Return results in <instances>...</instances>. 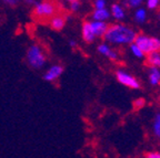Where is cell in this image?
Returning a JSON list of instances; mask_svg holds the SVG:
<instances>
[{"label": "cell", "mask_w": 160, "mask_h": 158, "mask_svg": "<svg viewBox=\"0 0 160 158\" xmlns=\"http://www.w3.org/2000/svg\"><path fill=\"white\" fill-rule=\"evenodd\" d=\"M137 35V31L133 28L122 23H112V25H109L102 38L106 42H109L110 44L130 45L135 42Z\"/></svg>", "instance_id": "obj_1"}, {"label": "cell", "mask_w": 160, "mask_h": 158, "mask_svg": "<svg viewBox=\"0 0 160 158\" xmlns=\"http://www.w3.org/2000/svg\"><path fill=\"white\" fill-rule=\"evenodd\" d=\"M26 60L32 69L38 70L45 67L47 58L39 44H32L28 48L27 53H26Z\"/></svg>", "instance_id": "obj_2"}, {"label": "cell", "mask_w": 160, "mask_h": 158, "mask_svg": "<svg viewBox=\"0 0 160 158\" xmlns=\"http://www.w3.org/2000/svg\"><path fill=\"white\" fill-rule=\"evenodd\" d=\"M57 3L52 1H38L32 9V16L40 20H50L57 15Z\"/></svg>", "instance_id": "obj_3"}, {"label": "cell", "mask_w": 160, "mask_h": 158, "mask_svg": "<svg viewBox=\"0 0 160 158\" xmlns=\"http://www.w3.org/2000/svg\"><path fill=\"white\" fill-rule=\"evenodd\" d=\"M141 51L143 54H150L152 52H157L160 49V42L159 39L152 37H148L142 33H138V35L136 37L135 42H133Z\"/></svg>", "instance_id": "obj_4"}, {"label": "cell", "mask_w": 160, "mask_h": 158, "mask_svg": "<svg viewBox=\"0 0 160 158\" xmlns=\"http://www.w3.org/2000/svg\"><path fill=\"white\" fill-rule=\"evenodd\" d=\"M116 79L119 83L123 84L125 86H128L130 89H135L138 90L140 89V83L136 77H133L132 75H130L129 73L125 71H121V70H118L116 72Z\"/></svg>", "instance_id": "obj_5"}, {"label": "cell", "mask_w": 160, "mask_h": 158, "mask_svg": "<svg viewBox=\"0 0 160 158\" xmlns=\"http://www.w3.org/2000/svg\"><path fill=\"white\" fill-rule=\"evenodd\" d=\"M63 72V67L62 65H59V64H56L52 65V67H50L48 69V71L45 72V74H43L42 79L47 82H52L56 81L60 75L62 74Z\"/></svg>", "instance_id": "obj_6"}, {"label": "cell", "mask_w": 160, "mask_h": 158, "mask_svg": "<svg viewBox=\"0 0 160 158\" xmlns=\"http://www.w3.org/2000/svg\"><path fill=\"white\" fill-rule=\"evenodd\" d=\"M97 51L100 54H102L103 57L108 58L111 61H117L119 59V54L113 49H111L107 43H100L97 47Z\"/></svg>", "instance_id": "obj_7"}, {"label": "cell", "mask_w": 160, "mask_h": 158, "mask_svg": "<svg viewBox=\"0 0 160 158\" xmlns=\"http://www.w3.org/2000/svg\"><path fill=\"white\" fill-rule=\"evenodd\" d=\"M90 26L96 38H102L109 27L107 22H100V21H90Z\"/></svg>", "instance_id": "obj_8"}, {"label": "cell", "mask_w": 160, "mask_h": 158, "mask_svg": "<svg viewBox=\"0 0 160 158\" xmlns=\"http://www.w3.org/2000/svg\"><path fill=\"white\" fill-rule=\"evenodd\" d=\"M81 35H82V39L87 43H91L96 40V37L92 32V29H91V26H90V21H85L82 23V27H81Z\"/></svg>", "instance_id": "obj_9"}, {"label": "cell", "mask_w": 160, "mask_h": 158, "mask_svg": "<svg viewBox=\"0 0 160 158\" xmlns=\"http://www.w3.org/2000/svg\"><path fill=\"white\" fill-rule=\"evenodd\" d=\"M66 23H67V20H66V16L63 15H56L55 17H52L49 20L50 27L56 31L62 30L65 28Z\"/></svg>", "instance_id": "obj_10"}, {"label": "cell", "mask_w": 160, "mask_h": 158, "mask_svg": "<svg viewBox=\"0 0 160 158\" xmlns=\"http://www.w3.org/2000/svg\"><path fill=\"white\" fill-rule=\"evenodd\" d=\"M110 17H111L110 11L107 8H105V9H95L92 15H91L92 21H100V22H106Z\"/></svg>", "instance_id": "obj_11"}, {"label": "cell", "mask_w": 160, "mask_h": 158, "mask_svg": "<svg viewBox=\"0 0 160 158\" xmlns=\"http://www.w3.org/2000/svg\"><path fill=\"white\" fill-rule=\"evenodd\" d=\"M110 16L116 20H123L126 18V11L120 3H112L110 8Z\"/></svg>", "instance_id": "obj_12"}, {"label": "cell", "mask_w": 160, "mask_h": 158, "mask_svg": "<svg viewBox=\"0 0 160 158\" xmlns=\"http://www.w3.org/2000/svg\"><path fill=\"white\" fill-rule=\"evenodd\" d=\"M147 64L149 67L160 69V52H152L147 55Z\"/></svg>", "instance_id": "obj_13"}, {"label": "cell", "mask_w": 160, "mask_h": 158, "mask_svg": "<svg viewBox=\"0 0 160 158\" xmlns=\"http://www.w3.org/2000/svg\"><path fill=\"white\" fill-rule=\"evenodd\" d=\"M149 82L153 86L159 85L160 84V70L159 69L149 67Z\"/></svg>", "instance_id": "obj_14"}, {"label": "cell", "mask_w": 160, "mask_h": 158, "mask_svg": "<svg viewBox=\"0 0 160 158\" xmlns=\"http://www.w3.org/2000/svg\"><path fill=\"white\" fill-rule=\"evenodd\" d=\"M135 21L137 23H143L147 20V11L145 8H138L135 11Z\"/></svg>", "instance_id": "obj_15"}, {"label": "cell", "mask_w": 160, "mask_h": 158, "mask_svg": "<svg viewBox=\"0 0 160 158\" xmlns=\"http://www.w3.org/2000/svg\"><path fill=\"white\" fill-rule=\"evenodd\" d=\"M152 129H153V134L157 136L158 138H160V113L156 114L155 118H153Z\"/></svg>", "instance_id": "obj_16"}, {"label": "cell", "mask_w": 160, "mask_h": 158, "mask_svg": "<svg viewBox=\"0 0 160 158\" xmlns=\"http://www.w3.org/2000/svg\"><path fill=\"white\" fill-rule=\"evenodd\" d=\"M130 51H131V53H132L136 58H138V59H142V58L145 57V54L142 53V51H141V50H140L139 48L135 44V43L130 44Z\"/></svg>", "instance_id": "obj_17"}, {"label": "cell", "mask_w": 160, "mask_h": 158, "mask_svg": "<svg viewBox=\"0 0 160 158\" xmlns=\"http://www.w3.org/2000/svg\"><path fill=\"white\" fill-rule=\"evenodd\" d=\"M69 9L71 12H77V11H79L80 7H81V2H80L79 0H71V1H69Z\"/></svg>", "instance_id": "obj_18"}, {"label": "cell", "mask_w": 160, "mask_h": 158, "mask_svg": "<svg viewBox=\"0 0 160 158\" xmlns=\"http://www.w3.org/2000/svg\"><path fill=\"white\" fill-rule=\"evenodd\" d=\"M122 3L127 5L129 8H140V6L142 5L143 1L142 0H128V1H123Z\"/></svg>", "instance_id": "obj_19"}, {"label": "cell", "mask_w": 160, "mask_h": 158, "mask_svg": "<svg viewBox=\"0 0 160 158\" xmlns=\"http://www.w3.org/2000/svg\"><path fill=\"white\" fill-rule=\"evenodd\" d=\"M146 5H147L148 9L155 10L157 8H159V0H148L147 2H146Z\"/></svg>", "instance_id": "obj_20"}, {"label": "cell", "mask_w": 160, "mask_h": 158, "mask_svg": "<svg viewBox=\"0 0 160 158\" xmlns=\"http://www.w3.org/2000/svg\"><path fill=\"white\" fill-rule=\"evenodd\" d=\"M106 6H107V1H105V0H96V1H93L95 9H105Z\"/></svg>", "instance_id": "obj_21"}, {"label": "cell", "mask_w": 160, "mask_h": 158, "mask_svg": "<svg viewBox=\"0 0 160 158\" xmlns=\"http://www.w3.org/2000/svg\"><path fill=\"white\" fill-rule=\"evenodd\" d=\"M145 105V100L143 99H137L135 102H133V106L135 109H140V107H142Z\"/></svg>", "instance_id": "obj_22"}, {"label": "cell", "mask_w": 160, "mask_h": 158, "mask_svg": "<svg viewBox=\"0 0 160 158\" xmlns=\"http://www.w3.org/2000/svg\"><path fill=\"white\" fill-rule=\"evenodd\" d=\"M146 158H160L159 151H149L146 154Z\"/></svg>", "instance_id": "obj_23"}, {"label": "cell", "mask_w": 160, "mask_h": 158, "mask_svg": "<svg viewBox=\"0 0 160 158\" xmlns=\"http://www.w3.org/2000/svg\"><path fill=\"white\" fill-rule=\"evenodd\" d=\"M2 3H3V5L10 6V7H15L16 5H18V3H19V1H18V0H3Z\"/></svg>", "instance_id": "obj_24"}, {"label": "cell", "mask_w": 160, "mask_h": 158, "mask_svg": "<svg viewBox=\"0 0 160 158\" xmlns=\"http://www.w3.org/2000/svg\"><path fill=\"white\" fill-rule=\"evenodd\" d=\"M27 5H29V6H33L35 7L36 5L38 3V1H36V0H27V1H25Z\"/></svg>", "instance_id": "obj_25"}, {"label": "cell", "mask_w": 160, "mask_h": 158, "mask_svg": "<svg viewBox=\"0 0 160 158\" xmlns=\"http://www.w3.org/2000/svg\"><path fill=\"white\" fill-rule=\"evenodd\" d=\"M69 44H70V47H71V48L77 47V43H76V41H73V40H70V41H69Z\"/></svg>", "instance_id": "obj_26"}, {"label": "cell", "mask_w": 160, "mask_h": 158, "mask_svg": "<svg viewBox=\"0 0 160 158\" xmlns=\"http://www.w3.org/2000/svg\"><path fill=\"white\" fill-rule=\"evenodd\" d=\"M159 20H160V12H159Z\"/></svg>", "instance_id": "obj_27"}, {"label": "cell", "mask_w": 160, "mask_h": 158, "mask_svg": "<svg viewBox=\"0 0 160 158\" xmlns=\"http://www.w3.org/2000/svg\"><path fill=\"white\" fill-rule=\"evenodd\" d=\"M159 8H160V1H159Z\"/></svg>", "instance_id": "obj_28"}, {"label": "cell", "mask_w": 160, "mask_h": 158, "mask_svg": "<svg viewBox=\"0 0 160 158\" xmlns=\"http://www.w3.org/2000/svg\"><path fill=\"white\" fill-rule=\"evenodd\" d=\"M159 42H160V40H159ZM159 52H160V49H159Z\"/></svg>", "instance_id": "obj_29"}]
</instances>
